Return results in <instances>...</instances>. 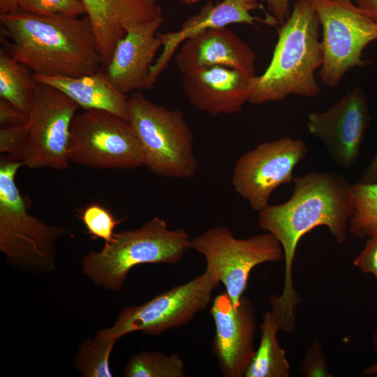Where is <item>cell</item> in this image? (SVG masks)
I'll return each mask as SVG.
<instances>
[{
    "label": "cell",
    "instance_id": "9a60e30c",
    "mask_svg": "<svg viewBox=\"0 0 377 377\" xmlns=\"http://www.w3.org/2000/svg\"><path fill=\"white\" fill-rule=\"evenodd\" d=\"M254 77L223 66H205L182 74V86L198 110L212 117L230 115L249 102Z\"/></svg>",
    "mask_w": 377,
    "mask_h": 377
},
{
    "label": "cell",
    "instance_id": "8992f818",
    "mask_svg": "<svg viewBox=\"0 0 377 377\" xmlns=\"http://www.w3.org/2000/svg\"><path fill=\"white\" fill-rule=\"evenodd\" d=\"M128 122L140 142L144 164L154 174L187 179L197 173L194 138L180 110H169L133 91L128 97Z\"/></svg>",
    "mask_w": 377,
    "mask_h": 377
},
{
    "label": "cell",
    "instance_id": "44dd1931",
    "mask_svg": "<svg viewBox=\"0 0 377 377\" xmlns=\"http://www.w3.org/2000/svg\"><path fill=\"white\" fill-rule=\"evenodd\" d=\"M260 340L244 377H289L290 366L277 338L279 326L273 313L263 315Z\"/></svg>",
    "mask_w": 377,
    "mask_h": 377
},
{
    "label": "cell",
    "instance_id": "d590c367",
    "mask_svg": "<svg viewBox=\"0 0 377 377\" xmlns=\"http://www.w3.org/2000/svg\"><path fill=\"white\" fill-rule=\"evenodd\" d=\"M363 374L366 376H377V361L374 364L367 367L363 371Z\"/></svg>",
    "mask_w": 377,
    "mask_h": 377
},
{
    "label": "cell",
    "instance_id": "8fae6325",
    "mask_svg": "<svg viewBox=\"0 0 377 377\" xmlns=\"http://www.w3.org/2000/svg\"><path fill=\"white\" fill-rule=\"evenodd\" d=\"M80 107L61 90L36 82L29 112V142L22 158L29 169L68 168L71 126Z\"/></svg>",
    "mask_w": 377,
    "mask_h": 377
},
{
    "label": "cell",
    "instance_id": "30bf717a",
    "mask_svg": "<svg viewBox=\"0 0 377 377\" xmlns=\"http://www.w3.org/2000/svg\"><path fill=\"white\" fill-rule=\"evenodd\" d=\"M68 156L71 163L94 169H133L144 164L142 150L131 124L100 110L75 114Z\"/></svg>",
    "mask_w": 377,
    "mask_h": 377
},
{
    "label": "cell",
    "instance_id": "4316f807",
    "mask_svg": "<svg viewBox=\"0 0 377 377\" xmlns=\"http://www.w3.org/2000/svg\"><path fill=\"white\" fill-rule=\"evenodd\" d=\"M19 8L38 15L61 14L77 17L86 14L81 0H19Z\"/></svg>",
    "mask_w": 377,
    "mask_h": 377
},
{
    "label": "cell",
    "instance_id": "7402d4cb",
    "mask_svg": "<svg viewBox=\"0 0 377 377\" xmlns=\"http://www.w3.org/2000/svg\"><path fill=\"white\" fill-rule=\"evenodd\" d=\"M29 70L0 49V98L27 114L36 84Z\"/></svg>",
    "mask_w": 377,
    "mask_h": 377
},
{
    "label": "cell",
    "instance_id": "f1b7e54d",
    "mask_svg": "<svg viewBox=\"0 0 377 377\" xmlns=\"http://www.w3.org/2000/svg\"><path fill=\"white\" fill-rule=\"evenodd\" d=\"M367 239L364 248L354 259L353 265L362 272L373 274L377 288V230Z\"/></svg>",
    "mask_w": 377,
    "mask_h": 377
},
{
    "label": "cell",
    "instance_id": "ba28073f",
    "mask_svg": "<svg viewBox=\"0 0 377 377\" xmlns=\"http://www.w3.org/2000/svg\"><path fill=\"white\" fill-rule=\"evenodd\" d=\"M322 31L321 82L336 87L354 68L369 64L363 51L377 40V22L351 0H310Z\"/></svg>",
    "mask_w": 377,
    "mask_h": 377
},
{
    "label": "cell",
    "instance_id": "ac0fdd59",
    "mask_svg": "<svg viewBox=\"0 0 377 377\" xmlns=\"http://www.w3.org/2000/svg\"><path fill=\"white\" fill-rule=\"evenodd\" d=\"M253 50L227 27L203 30L185 40L175 55L178 70L184 74L212 66L236 69L249 77L256 76Z\"/></svg>",
    "mask_w": 377,
    "mask_h": 377
},
{
    "label": "cell",
    "instance_id": "d4e9b609",
    "mask_svg": "<svg viewBox=\"0 0 377 377\" xmlns=\"http://www.w3.org/2000/svg\"><path fill=\"white\" fill-rule=\"evenodd\" d=\"M115 343L96 334L83 341L75 356V369L84 377H112L110 357Z\"/></svg>",
    "mask_w": 377,
    "mask_h": 377
},
{
    "label": "cell",
    "instance_id": "2e32d148",
    "mask_svg": "<svg viewBox=\"0 0 377 377\" xmlns=\"http://www.w3.org/2000/svg\"><path fill=\"white\" fill-rule=\"evenodd\" d=\"M163 20L161 16L133 25L117 43L105 71L121 93L143 89L156 54L163 46L157 32Z\"/></svg>",
    "mask_w": 377,
    "mask_h": 377
},
{
    "label": "cell",
    "instance_id": "6da1fadb",
    "mask_svg": "<svg viewBox=\"0 0 377 377\" xmlns=\"http://www.w3.org/2000/svg\"><path fill=\"white\" fill-rule=\"evenodd\" d=\"M294 188L286 202L258 212L260 229L281 244L285 260L284 283L279 295L269 297L271 311L280 329H295L296 308L301 298L293 286V264L300 239L320 226H326L339 244L347 238L353 212V184L332 172H310L293 179Z\"/></svg>",
    "mask_w": 377,
    "mask_h": 377
},
{
    "label": "cell",
    "instance_id": "5bb4252c",
    "mask_svg": "<svg viewBox=\"0 0 377 377\" xmlns=\"http://www.w3.org/2000/svg\"><path fill=\"white\" fill-rule=\"evenodd\" d=\"M210 314L215 326L212 350L224 377H243L256 353V309L243 295L235 308L225 292L212 300Z\"/></svg>",
    "mask_w": 377,
    "mask_h": 377
},
{
    "label": "cell",
    "instance_id": "1f68e13d",
    "mask_svg": "<svg viewBox=\"0 0 377 377\" xmlns=\"http://www.w3.org/2000/svg\"><path fill=\"white\" fill-rule=\"evenodd\" d=\"M267 3L272 16L276 20L279 25L283 24L289 17L290 0H264Z\"/></svg>",
    "mask_w": 377,
    "mask_h": 377
},
{
    "label": "cell",
    "instance_id": "ffe728a7",
    "mask_svg": "<svg viewBox=\"0 0 377 377\" xmlns=\"http://www.w3.org/2000/svg\"><path fill=\"white\" fill-rule=\"evenodd\" d=\"M34 77L61 90L84 110H105L128 121V97L113 86L103 68L81 77L34 74Z\"/></svg>",
    "mask_w": 377,
    "mask_h": 377
},
{
    "label": "cell",
    "instance_id": "d6a6232c",
    "mask_svg": "<svg viewBox=\"0 0 377 377\" xmlns=\"http://www.w3.org/2000/svg\"><path fill=\"white\" fill-rule=\"evenodd\" d=\"M359 182L367 184L377 183V152L363 171Z\"/></svg>",
    "mask_w": 377,
    "mask_h": 377
},
{
    "label": "cell",
    "instance_id": "d6986e66",
    "mask_svg": "<svg viewBox=\"0 0 377 377\" xmlns=\"http://www.w3.org/2000/svg\"><path fill=\"white\" fill-rule=\"evenodd\" d=\"M105 67L118 40L137 24L163 16L157 3L140 0H81Z\"/></svg>",
    "mask_w": 377,
    "mask_h": 377
},
{
    "label": "cell",
    "instance_id": "603a6c76",
    "mask_svg": "<svg viewBox=\"0 0 377 377\" xmlns=\"http://www.w3.org/2000/svg\"><path fill=\"white\" fill-rule=\"evenodd\" d=\"M126 377H184L185 363L177 353L142 350L133 355L124 371Z\"/></svg>",
    "mask_w": 377,
    "mask_h": 377
},
{
    "label": "cell",
    "instance_id": "4dcf8cb0",
    "mask_svg": "<svg viewBox=\"0 0 377 377\" xmlns=\"http://www.w3.org/2000/svg\"><path fill=\"white\" fill-rule=\"evenodd\" d=\"M29 114L22 112L9 102L0 98V127L6 128L26 124Z\"/></svg>",
    "mask_w": 377,
    "mask_h": 377
},
{
    "label": "cell",
    "instance_id": "74e56055",
    "mask_svg": "<svg viewBox=\"0 0 377 377\" xmlns=\"http://www.w3.org/2000/svg\"><path fill=\"white\" fill-rule=\"evenodd\" d=\"M140 1H145V2H147V3H156V1L158 0H140Z\"/></svg>",
    "mask_w": 377,
    "mask_h": 377
},
{
    "label": "cell",
    "instance_id": "f546056e",
    "mask_svg": "<svg viewBox=\"0 0 377 377\" xmlns=\"http://www.w3.org/2000/svg\"><path fill=\"white\" fill-rule=\"evenodd\" d=\"M305 376H328L322 347L319 342H314L308 349L302 369Z\"/></svg>",
    "mask_w": 377,
    "mask_h": 377
},
{
    "label": "cell",
    "instance_id": "5b68a950",
    "mask_svg": "<svg viewBox=\"0 0 377 377\" xmlns=\"http://www.w3.org/2000/svg\"><path fill=\"white\" fill-rule=\"evenodd\" d=\"M22 161L0 158V251L21 267L50 272L56 267L57 241L71 228L49 224L30 214L15 183Z\"/></svg>",
    "mask_w": 377,
    "mask_h": 377
},
{
    "label": "cell",
    "instance_id": "7a4b0ae2",
    "mask_svg": "<svg viewBox=\"0 0 377 377\" xmlns=\"http://www.w3.org/2000/svg\"><path fill=\"white\" fill-rule=\"evenodd\" d=\"M1 49L34 74L81 77L103 66L89 18L34 15L20 10L0 15Z\"/></svg>",
    "mask_w": 377,
    "mask_h": 377
},
{
    "label": "cell",
    "instance_id": "3957f363",
    "mask_svg": "<svg viewBox=\"0 0 377 377\" xmlns=\"http://www.w3.org/2000/svg\"><path fill=\"white\" fill-rule=\"evenodd\" d=\"M320 24L310 0H295L279 25L269 66L253 78L249 102H277L291 95L313 98L320 93L316 72L323 64Z\"/></svg>",
    "mask_w": 377,
    "mask_h": 377
},
{
    "label": "cell",
    "instance_id": "836d02e7",
    "mask_svg": "<svg viewBox=\"0 0 377 377\" xmlns=\"http://www.w3.org/2000/svg\"><path fill=\"white\" fill-rule=\"evenodd\" d=\"M355 2L369 18L377 22V0H355Z\"/></svg>",
    "mask_w": 377,
    "mask_h": 377
},
{
    "label": "cell",
    "instance_id": "277c9868",
    "mask_svg": "<svg viewBox=\"0 0 377 377\" xmlns=\"http://www.w3.org/2000/svg\"><path fill=\"white\" fill-rule=\"evenodd\" d=\"M184 228L171 230L158 216L140 228L114 233L98 251H91L81 260L83 273L106 290H121L131 269L141 264L177 265L190 248Z\"/></svg>",
    "mask_w": 377,
    "mask_h": 377
},
{
    "label": "cell",
    "instance_id": "4fadbf2b",
    "mask_svg": "<svg viewBox=\"0 0 377 377\" xmlns=\"http://www.w3.org/2000/svg\"><path fill=\"white\" fill-rule=\"evenodd\" d=\"M371 120L369 99L363 88L355 86L327 110L311 112L306 125L333 161L348 168L360 156Z\"/></svg>",
    "mask_w": 377,
    "mask_h": 377
},
{
    "label": "cell",
    "instance_id": "52a82bcc",
    "mask_svg": "<svg viewBox=\"0 0 377 377\" xmlns=\"http://www.w3.org/2000/svg\"><path fill=\"white\" fill-rule=\"evenodd\" d=\"M220 282L207 270L190 281L165 290L140 305L123 309L114 324L96 334L117 341L129 333L142 332L159 336L186 325L212 302V293Z\"/></svg>",
    "mask_w": 377,
    "mask_h": 377
},
{
    "label": "cell",
    "instance_id": "83f0119b",
    "mask_svg": "<svg viewBox=\"0 0 377 377\" xmlns=\"http://www.w3.org/2000/svg\"><path fill=\"white\" fill-rule=\"evenodd\" d=\"M29 129L26 124L0 129V152L13 161H22L29 142Z\"/></svg>",
    "mask_w": 377,
    "mask_h": 377
},
{
    "label": "cell",
    "instance_id": "484cf974",
    "mask_svg": "<svg viewBox=\"0 0 377 377\" xmlns=\"http://www.w3.org/2000/svg\"><path fill=\"white\" fill-rule=\"evenodd\" d=\"M80 219L88 234L94 238L104 240L105 243L112 239L114 230L120 222L105 207L94 203L84 209L80 214Z\"/></svg>",
    "mask_w": 377,
    "mask_h": 377
},
{
    "label": "cell",
    "instance_id": "9c48e42d",
    "mask_svg": "<svg viewBox=\"0 0 377 377\" xmlns=\"http://www.w3.org/2000/svg\"><path fill=\"white\" fill-rule=\"evenodd\" d=\"M190 248L205 257V270L223 283L235 308L244 295L251 270L260 264L283 258L282 246L272 234L265 232L238 239L225 226L209 228L191 239Z\"/></svg>",
    "mask_w": 377,
    "mask_h": 377
},
{
    "label": "cell",
    "instance_id": "7c38bea8",
    "mask_svg": "<svg viewBox=\"0 0 377 377\" xmlns=\"http://www.w3.org/2000/svg\"><path fill=\"white\" fill-rule=\"evenodd\" d=\"M307 153L306 143L301 139L285 137L262 142L237 160L232 184L258 212L269 205L277 187L293 181L294 169Z\"/></svg>",
    "mask_w": 377,
    "mask_h": 377
},
{
    "label": "cell",
    "instance_id": "e575fe53",
    "mask_svg": "<svg viewBox=\"0 0 377 377\" xmlns=\"http://www.w3.org/2000/svg\"><path fill=\"white\" fill-rule=\"evenodd\" d=\"M19 0H0V15L8 14L19 9Z\"/></svg>",
    "mask_w": 377,
    "mask_h": 377
},
{
    "label": "cell",
    "instance_id": "e0dca14e",
    "mask_svg": "<svg viewBox=\"0 0 377 377\" xmlns=\"http://www.w3.org/2000/svg\"><path fill=\"white\" fill-rule=\"evenodd\" d=\"M261 0H223L214 3L210 1L200 11L187 19L176 32L158 33L163 42V51L151 66L143 89H149L165 69L177 48L191 36L212 28L227 27L235 23H244L255 26L257 22L269 25L278 24L273 16L261 18L251 15V12L260 8Z\"/></svg>",
    "mask_w": 377,
    "mask_h": 377
},
{
    "label": "cell",
    "instance_id": "8d00e7d4",
    "mask_svg": "<svg viewBox=\"0 0 377 377\" xmlns=\"http://www.w3.org/2000/svg\"><path fill=\"white\" fill-rule=\"evenodd\" d=\"M184 3L186 4H193L201 0H181Z\"/></svg>",
    "mask_w": 377,
    "mask_h": 377
},
{
    "label": "cell",
    "instance_id": "cb8c5ba5",
    "mask_svg": "<svg viewBox=\"0 0 377 377\" xmlns=\"http://www.w3.org/2000/svg\"><path fill=\"white\" fill-rule=\"evenodd\" d=\"M353 212L348 230L358 239H366L377 230V183L353 184Z\"/></svg>",
    "mask_w": 377,
    "mask_h": 377
}]
</instances>
